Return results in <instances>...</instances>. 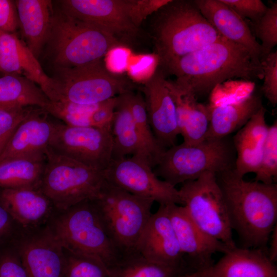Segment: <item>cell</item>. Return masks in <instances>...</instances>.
Here are the masks:
<instances>
[{
  "label": "cell",
  "mask_w": 277,
  "mask_h": 277,
  "mask_svg": "<svg viewBox=\"0 0 277 277\" xmlns=\"http://www.w3.org/2000/svg\"><path fill=\"white\" fill-rule=\"evenodd\" d=\"M180 94L197 99L209 94L219 84L232 78L262 80L261 61L246 48L220 36L215 41L160 68Z\"/></svg>",
  "instance_id": "6da1fadb"
},
{
  "label": "cell",
  "mask_w": 277,
  "mask_h": 277,
  "mask_svg": "<svg viewBox=\"0 0 277 277\" xmlns=\"http://www.w3.org/2000/svg\"><path fill=\"white\" fill-rule=\"evenodd\" d=\"M226 202L232 229L242 247L267 251L276 225L277 185L246 181L233 169L216 174Z\"/></svg>",
  "instance_id": "7a4b0ae2"
},
{
  "label": "cell",
  "mask_w": 277,
  "mask_h": 277,
  "mask_svg": "<svg viewBox=\"0 0 277 277\" xmlns=\"http://www.w3.org/2000/svg\"><path fill=\"white\" fill-rule=\"evenodd\" d=\"M155 14L152 37L160 68L220 36L202 14L194 0H170Z\"/></svg>",
  "instance_id": "3957f363"
},
{
  "label": "cell",
  "mask_w": 277,
  "mask_h": 277,
  "mask_svg": "<svg viewBox=\"0 0 277 277\" xmlns=\"http://www.w3.org/2000/svg\"><path fill=\"white\" fill-rule=\"evenodd\" d=\"M47 43L55 68L87 64L124 45L100 26L61 11L53 13Z\"/></svg>",
  "instance_id": "277c9868"
},
{
  "label": "cell",
  "mask_w": 277,
  "mask_h": 277,
  "mask_svg": "<svg viewBox=\"0 0 277 277\" xmlns=\"http://www.w3.org/2000/svg\"><path fill=\"white\" fill-rule=\"evenodd\" d=\"M92 201L103 227L120 254L137 251L154 202L131 194L106 180L98 196Z\"/></svg>",
  "instance_id": "5b68a950"
},
{
  "label": "cell",
  "mask_w": 277,
  "mask_h": 277,
  "mask_svg": "<svg viewBox=\"0 0 277 277\" xmlns=\"http://www.w3.org/2000/svg\"><path fill=\"white\" fill-rule=\"evenodd\" d=\"M51 233L68 253L97 261L108 269L121 254L103 227L92 200L65 211Z\"/></svg>",
  "instance_id": "8992f818"
},
{
  "label": "cell",
  "mask_w": 277,
  "mask_h": 277,
  "mask_svg": "<svg viewBox=\"0 0 277 277\" xmlns=\"http://www.w3.org/2000/svg\"><path fill=\"white\" fill-rule=\"evenodd\" d=\"M232 141L227 137L207 138L189 145L183 143L166 149L154 167V173L175 187L194 180L206 172L215 174L234 168L236 156Z\"/></svg>",
  "instance_id": "52a82bcc"
},
{
  "label": "cell",
  "mask_w": 277,
  "mask_h": 277,
  "mask_svg": "<svg viewBox=\"0 0 277 277\" xmlns=\"http://www.w3.org/2000/svg\"><path fill=\"white\" fill-rule=\"evenodd\" d=\"M105 182L104 171L48 148L39 190L58 209L66 211L82 202L96 199Z\"/></svg>",
  "instance_id": "ba28073f"
},
{
  "label": "cell",
  "mask_w": 277,
  "mask_h": 277,
  "mask_svg": "<svg viewBox=\"0 0 277 277\" xmlns=\"http://www.w3.org/2000/svg\"><path fill=\"white\" fill-rule=\"evenodd\" d=\"M57 100L93 105L132 91L127 79L111 71L102 59L72 67L55 68ZM56 102V101H55Z\"/></svg>",
  "instance_id": "9c48e42d"
},
{
  "label": "cell",
  "mask_w": 277,
  "mask_h": 277,
  "mask_svg": "<svg viewBox=\"0 0 277 277\" xmlns=\"http://www.w3.org/2000/svg\"><path fill=\"white\" fill-rule=\"evenodd\" d=\"M178 190L181 205L201 230L230 248L236 246L226 202L215 173L206 172L194 180L184 182Z\"/></svg>",
  "instance_id": "30bf717a"
},
{
  "label": "cell",
  "mask_w": 277,
  "mask_h": 277,
  "mask_svg": "<svg viewBox=\"0 0 277 277\" xmlns=\"http://www.w3.org/2000/svg\"><path fill=\"white\" fill-rule=\"evenodd\" d=\"M61 11L103 28L123 44L137 34L147 16L143 0H62Z\"/></svg>",
  "instance_id": "8fae6325"
},
{
  "label": "cell",
  "mask_w": 277,
  "mask_h": 277,
  "mask_svg": "<svg viewBox=\"0 0 277 277\" xmlns=\"http://www.w3.org/2000/svg\"><path fill=\"white\" fill-rule=\"evenodd\" d=\"M49 147L58 154L104 171L112 160L111 126L77 127L57 123Z\"/></svg>",
  "instance_id": "7c38bea8"
},
{
  "label": "cell",
  "mask_w": 277,
  "mask_h": 277,
  "mask_svg": "<svg viewBox=\"0 0 277 277\" xmlns=\"http://www.w3.org/2000/svg\"><path fill=\"white\" fill-rule=\"evenodd\" d=\"M104 175L112 185L160 205L181 204L175 187L160 180L148 163L140 157L112 160Z\"/></svg>",
  "instance_id": "4fadbf2b"
},
{
  "label": "cell",
  "mask_w": 277,
  "mask_h": 277,
  "mask_svg": "<svg viewBox=\"0 0 277 277\" xmlns=\"http://www.w3.org/2000/svg\"><path fill=\"white\" fill-rule=\"evenodd\" d=\"M142 91L149 123L158 144L165 149L175 145L180 134L176 106L160 68L145 82Z\"/></svg>",
  "instance_id": "5bb4252c"
},
{
  "label": "cell",
  "mask_w": 277,
  "mask_h": 277,
  "mask_svg": "<svg viewBox=\"0 0 277 277\" xmlns=\"http://www.w3.org/2000/svg\"><path fill=\"white\" fill-rule=\"evenodd\" d=\"M167 206L181 251L191 269L211 267L213 264V254L217 252L224 253L231 248L201 230L183 206L171 204Z\"/></svg>",
  "instance_id": "9a60e30c"
},
{
  "label": "cell",
  "mask_w": 277,
  "mask_h": 277,
  "mask_svg": "<svg viewBox=\"0 0 277 277\" xmlns=\"http://www.w3.org/2000/svg\"><path fill=\"white\" fill-rule=\"evenodd\" d=\"M43 109L34 108L22 122L0 153V162L17 157L46 159L57 123Z\"/></svg>",
  "instance_id": "2e32d148"
},
{
  "label": "cell",
  "mask_w": 277,
  "mask_h": 277,
  "mask_svg": "<svg viewBox=\"0 0 277 277\" xmlns=\"http://www.w3.org/2000/svg\"><path fill=\"white\" fill-rule=\"evenodd\" d=\"M0 71L26 77L38 86L50 101H56L53 79L45 73L37 58L14 33L0 31Z\"/></svg>",
  "instance_id": "e0dca14e"
},
{
  "label": "cell",
  "mask_w": 277,
  "mask_h": 277,
  "mask_svg": "<svg viewBox=\"0 0 277 277\" xmlns=\"http://www.w3.org/2000/svg\"><path fill=\"white\" fill-rule=\"evenodd\" d=\"M136 251L154 262L189 267L181 251L167 205H160L156 212L152 213L138 242Z\"/></svg>",
  "instance_id": "ac0fdd59"
},
{
  "label": "cell",
  "mask_w": 277,
  "mask_h": 277,
  "mask_svg": "<svg viewBox=\"0 0 277 277\" xmlns=\"http://www.w3.org/2000/svg\"><path fill=\"white\" fill-rule=\"evenodd\" d=\"M194 2L202 14L221 36L243 46L261 61V46L244 19L221 0Z\"/></svg>",
  "instance_id": "d6986e66"
},
{
  "label": "cell",
  "mask_w": 277,
  "mask_h": 277,
  "mask_svg": "<svg viewBox=\"0 0 277 277\" xmlns=\"http://www.w3.org/2000/svg\"><path fill=\"white\" fill-rule=\"evenodd\" d=\"M64 249L51 232L26 241L20 259L29 277H64Z\"/></svg>",
  "instance_id": "ffe728a7"
},
{
  "label": "cell",
  "mask_w": 277,
  "mask_h": 277,
  "mask_svg": "<svg viewBox=\"0 0 277 277\" xmlns=\"http://www.w3.org/2000/svg\"><path fill=\"white\" fill-rule=\"evenodd\" d=\"M210 277H277V268L267 251L235 246L213 264Z\"/></svg>",
  "instance_id": "44dd1931"
},
{
  "label": "cell",
  "mask_w": 277,
  "mask_h": 277,
  "mask_svg": "<svg viewBox=\"0 0 277 277\" xmlns=\"http://www.w3.org/2000/svg\"><path fill=\"white\" fill-rule=\"evenodd\" d=\"M263 106L240 129L232 139L236 153L234 172L239 176L255 173L261 162L269 126Z\"/></svg>",
  "instance_id": "7402d4cb"
},
{
  "label": "cell",
  "mask_w": 277,
  "mask_h": 277,
  "mask_svg": "<svg viewBox=\"0 0 277 277\" xmlns=\"http://www.w3.org/2000/svg\"><path fill=\"white\" fill-rule=\"evenodd\" d=\"M14 3L26 45L37 58L49 37L53 15L52 2L17 0Z\"/></svg>",
  "instance_id": "603a6c76"
},
{
  "label": "cell",
  "mask_w": 277,
  "mask_h": 277,
  "mask_svg": "<svg viewBox=\"0 0 277 277\" xmlns=\"http://www.w3.org/2000/svg\"><path fill=\"white\" fill-rule=\"evenodd\" d=\"M127 93L118 96V100L112 122V160L120 159L128 154H132L146 160L153 169L154 165L152 159L134 125L128 105Z\"/></svg>",
  "instance_id": "cb8c5ba5"
},
{
  "label": "cell",
  "mask_w": 277,
  "mask_h": 277,
  "mask_svg": "<svg viewBox=\"0 0 277 277\" xmlns=\"http://www.w3.org/2000/svg\"><path fill=\"white\" fill-rule=\"evenodd\" d=\"M263 106L261 96L249 94L237 102L212 106L207 138H222L238 131Z\"/></svg>",
  "instance_id": "d4e9b609"
},
{
  "label": "cell",
  "mask_w": 277,
  "mask_h": 277,
  "mask_svg": "<svg viewBox=\"0 0 277 277\" xmlns=\"http://www.w3.org/2000/svg\"><path fill=\"white\" fill-rule=\"evenodd\" d=\"M0 203L12 218L24 226L34 225L43 220L52 204L39 189L28 188L3 189Z\"/></svg>",
  "instance_id": "484cf974"
},
{
  "label": "cell",
  "mask_w": 277,
  "mask_h": 277,
  "mask_svg": "<svg viewBox=\"0 0 277 277\" xmlns=\"http://www.w3.org/2000/svg\"><path fill=\"white\" fill-rule=\"evenodd\" d=\"M167 83L175 104L177 126L183 143L193 145L201 143L206 140L209 129L211 106L180 94L167 80Z\"/></svg>",
  "instance_id": "4316f807"
},
{
  "label": "cell",
  "mask_w": 277,
  "mask_h": 277,
  "mask_svg": "<svg viewBox=\"0 0 277 277\" xmlns=\"http://www.w3.org/2000/svg\"><path fill=\"white\" fill-rule=\"evenodd\" d=\"M50 101L33 82L21 75L0 77V107H37L44 109Z\"/></svg>",
  "instance_id": "83f0119b"
},
{
  "label": "cell",
  "mask_w": 277,
  "mask_h": 277,
  "mask_svg": "<svg viewBox=\"0 0 277 277\" xmlns=\"http://www.w3.org/2000/svg\"><path fill=\"white\" fill-rule=\"evenodd\" d=\"M110 277H176L192 270L186 265H173L150 260L137 251L122 254L108 269Z\"/></svg>",
  "instance_id": "f1b7e54d"
},
{
  "label": "cell",
  "mask_w": 277,
  "mask_h": 277,
  "mask_svg": "<svg viewBox=\"0 0 277 277\" xmlns=\"http://www.w3.org/2000/svg\"><path fill=\"white\" fill-rule=\"evenodd\" d=\"M45 160L17 157L0 162V188L39 189Z\"/></svg>",
  "instance_id": "f546056e"
},
{
  "label": "cell",
  "mask_w": 277,
  "mask_h": 277,
  "mask_svg": "<svg viewBox=\"0 0 277 277\" xmlns=\"http://www.w3.org/2000/svg\"><path fill=\"white\" fill-rule=\"evenodd\" d=\"M126 96L134 125L143 139L154 167L166 149L158 144L150 126L144 97L140 93L127 92Z\"/></svg>",
  "instance_id": "4dcf8cb0"
},
{
  "label": "cell",
  "mask_w": 277,
  "mask_h": 277,
  "mask_svg": "<svg viewBox=\"0 0 277 277\" xmlns=\"http://www.w3.org/2000/svg\"><path fill=\"white\" fill-rule=\"evenodd\" d=\"M254 181L271 184L277 176V122L269 126L259 167Z\"/></svg>",
  "instance_id": "1f68e13d"
},
{
  "label": "cell",
  "mask_w": 277,
  "mask_h": 277,
  "mask_svg": "<svg viewBox=\"0 0 277 277\" xmlns=\"http://www.w3.org/2000/svg\"><path fill=\"white\" fill-rule=\"evenodd\" d=\"M252 25L255 36L261 42L263 59L277 44V2L268 7L265 14Z\"/></svg>",
  "instance_id": "d6a6232c"
},
{
  "label": "cell",
  "mask_w": 277,
  "mask_h": 277,
  "mask_svg": "<svg viewBox=\"0 0 277 277\" xmlns=\"http://www.w3.org/2000/svg\"><path fill=\"white\" fill-rule=\"evenodd\" d=\"M64 277H110L108 268L95 260L68 253Z\"/></svg>",
  "instance_id": "836d02e7"
},
{
  "label": "cell",
  "mask_w": 277,
  "mask_h": 277,
  "mask_svg": "<svg viewBox=\"0 0 277 277\" xmlns=\"http://www.w3.org/2000/svg\"><path fill=\"white\" fill-rule=\"evenodd\" d=\"M34 107H0V148L2 151L19 125Z\"/></svg>",
  "instance_id": "e575fe53"
},
{
  "label": "cell",
  "mask_w": 277,
  "mask_h": 277,
  "mask_svg": "<svg viewBox=\"0 0 277 277\" xmlns=\"http://www.w3.org/2000/svg\"><path fill=\"white\" fill-rule=\"evenodd\" d=\"M264 80L262 93L273 106L277 104V51H271L261 61Z\"/></svg>",
  "instance_id": "d590c367"
},
{
  "label": "cell",
  "mask_w": 277,
  "mask_h": 277,
  "mask_svg": "<svg viewBox=\"0 0 277 277\" xmlns=\"http://www.w3.org/2000/svg\"><path fill=\"white\" fill-rule=\"evenodd\" d=\"M244 19L252 23L259 20L266 12L268 7L261 0H221Z\"/></svg>",
  "instance_id": "8d00e7d4"
},
{
  "label": "cell",
  "mask_w": 277,
  "mask_h": 277,
  "mask_svg": "<svg viewBox=\"0 0 277 277\" xmlns=\"http://www.w3.org/2000/svg\"><path fill=\"white\" fill-rule=\"evenodd\" d=\"M118 100L117 96L99 103L92 113L91 126L102 127L111 126Z\"/></svg>",
  "instance_id": "74e56055"
},
{
  "label": "cell",
  "mask_w": 277,
  "mask_h": 277,
  "mask_svg": "<svg viewBox=\"0 0 277 277\" xmlns=\"http://www.w3.org/2000/svg\"><path fill=\"white\" fill-rule=\"evenodd\" d=\"M19 25L14 2L0 0V31L14 33Z\"/></svg>",
  "instance_id": "f35d334b"
},
{
  "label": "cell",
  "mask_w": 277,
  "mask_h": 277,
  "mask_svg": "<svg viewBox=\"0 0 277 277\" xmlns=\"http://www.w3.org/2000/svg\"><path fill=\"white\" fill-rule=\"evenodd\" d=\"M0 277H29L21 260L11 254L0 258Z\"/></svg>",
  "instance_id": "ab89813d"
},
{
  "label": "cell",
  "mask_w": 277,
  "mask_h": 277,
  "mask_svg": "<svg viewBox=\"0 0 277 277\" xmlns=\"http://www.w3.org/2000/svg\"><path fill=\"white\" fill-rule=\"evenodd\" d=\"M277 226L273 228L270 238V246L267 250V254L269 259L275 263L277 261Z\"/></svg>",
  "instance_id": "60d3db41"
},
{
  "label": "cell",
  "mask_w": 277,
  "mask_h": 277,
  "mask_svg": "<svg viewBox=\"0 0 277 277\" xmlns=\"http://www.w3.org/2000/svg\"><path fill=\"white\" fill-rule=\"evenodd\" d=\"M11 217L0 203V236L5 233L11 225Z\"/></svg>",
  "instance_id": "b9f144b4"
},
{
  "label": "cell",
  "mask_w": 277,
  "mask_h": 277,
  "mask_svg": "<svg viewBox=\"0 0 277 277\" xmlns=\"http://www.w3.org/2000/svg\"><path fill=\"white\" fill-rule=\"evenodd\" d=\"M211 266L188 270L180 274L176 277H210Z\"/></svg>",
  "instance_id": "7bdbcfd3"
},
{
  "label": "cell",
  "mask_w": 277,
  "mask_h": 277,
  "mask_svg": "<svg viewBox=\"0 0 277 277\" xmlns=\"http://www.w3.org/2000/svg\"><path fill=\"white\" fill-rule=\"evenodd\" d=\"M1 151H2V150H1V148H0V153H1Z\"/></svg>",
  "instance_id": "ee69618b"
}]
</instances>
